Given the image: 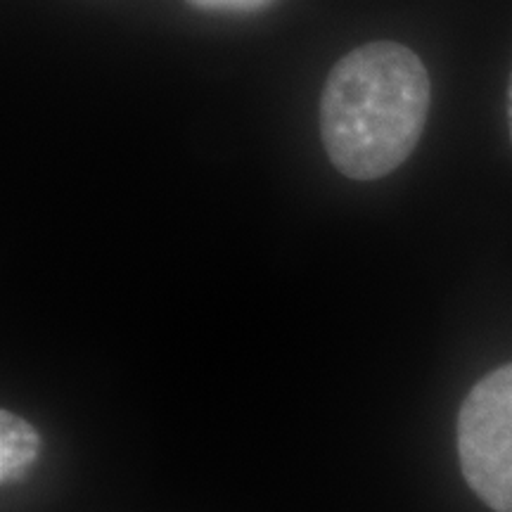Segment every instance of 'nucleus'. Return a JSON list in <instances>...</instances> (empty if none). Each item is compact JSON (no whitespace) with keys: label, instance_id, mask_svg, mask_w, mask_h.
Instances as JSON below:
<instances>
[{"label":"nucleus","instance_id":"7ed1b4c3","mask_svg":"<svg viewBox=\"0 0 512 512\" xmlns=\"http://www.w3.org/2000/svg\"><path fill=\"white\" fill-rule=\"evenodd\" d=\"M38 448H41V437L34 425L10 411L0 413V477H3V484L17 482L34 465Z\"/></svg>","mask_w":512,"mask_h":512},{"label":"nucleus","instance_id":"39448f33","mask_svg":"<svg viewBox=\"0 0 512 512\" xmlns=\"http://www.w3.org/2000/svg\"><path fill=\"white\" fill-rule=\"evenodd\" d=\"M508 126H510V138H512V74L508 83Z\"/></svg>","mask_w":512,"mask_h":512},{"label":"nucleus","instance_id":"f03ea898","mask_svg":"<svg viewBox=\"0 0 512 512\" xmlns=\"http://www.w3.org/2000/svg\"><path fill=\"white\" fill-rule=\"evenodd\" d=\"M465 482L494 512H512V363L484 375L458 415Z\"/></svg>","mask_w":512,"mask_h":512},{"label":"nucleus","instance_id":"f257e3e1","mask_svg":"<svg viewBox=\"0 0 512 512\" xmlns=\"http://www.w3.org/2000/svg\"><path fill=\"white\" fill-rule=\"evenodd\" d=\"M430 76L411 48L377 41L339 60L320 95V138L337 171L375 181L413 155L430 114Z\"/></svg>","mask_w":512,"mask_h":512},{"label":"nucleus","instance_id":"20e7f679","mask_svg":"<svg viewBox=\"0 0 512 512\" xmlns=\"http://www.w3.org/2000/svg\"><path fill=\"white\" fill-rule=\"evenodd\" d=\"M190 5L202 10H223V12H252L271 5L273 0H188Z\"/></svg>","mask_w":512,"mask_h":512}]
</instances>
